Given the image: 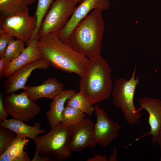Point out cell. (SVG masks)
Segmentation results:
<instances>
[{"label":"cell","mask_w":161,"mask_h":161,"mask_svg":"<svg viewBox=\"0 0 161 161\" xmlns=\"http://www.w3.org/2000/svg\"><path fill=\"white\" fill-rule=\"evenodd\" d=\"M39 49L43 58L51 66L69 73L81 76L84 73L89 59L62 41L56 33H50L38 39Z\"/></svg>","instance_id":"obj_1"},{"label":"cell","mask_w":161,"mask_h":161,"mask_svg":"<svg viewBox=\"0 0 161 161\" xmlns=\"http://www.w3.org/2000/svg\"><path fill=\"white\" fill-rule=\"evenodd\" d=\"M102 11L92 10L75 27L67 43L89 59L100 55L105 28Z\"/></svg>","instance_id":"obj_2"},{"label":"cell","mask_w":161,"mask_h":161,"mask_svg":"<svg viewBox=\"0 0 161 161\" xmlns=\"http://www.w3.org/2000/svg\"><path fill=\"white\" fill-rule=\"evenodd\" d=\"M89 59L87 67L79 82V92L92 105L109 98L113 84L112 70L107 61L100 55Z\"/></svg>","instance_id":"obj_3"},{"label":"cell","mask_w":161,"mask_h":161,"mask_svg":"<svg viewBox=\"0 0 161 161\" xmlns=\"http://www.w3.org/2000/svg\"><path fill=\"white\" fill-rule=\"evenodd\" d=\"M72 128L60 123L51 129L47 134L38 136L34 140L35 153L48 155L58 161L65 160L70 158L72 152L69 145Z\"/></svg>","instance_id":"obj_4"},{"label":"cell","mask_w":161,"mask_h":161,"mask_svg":"<svg viewBox=\"0 0 161 161\" xmlns=\"http://www.w3.org/2000/svg\"><path fill=\"white\" fill-rule=\"evenodd\" d=\"M136 71V66L129 80L124 78L117 80L112 94L114 105L121 110L125 120L131 125L137 123L141 115L134 103L135 91L140 81L139 76H135Z\"/></svg>","instance_id":"obj_5"},{"label":"cell","mask_w":161,"mask_h":161,"mask_svg":"<svg viewBox=\"0 0 161 161\" xmlns=\"http://www.w3.org/2000/svg\"><path fill=\"white\" fill-rule=\"evenodd\" d=\"M77 3V0H55L43 19L36 38L58 32L65 25Z\"/></svg>","instance_id":"obj_6"},{"label":"cell","mask_w":161,"mask_h":161,"mask_svg":"<svg viewBox=\"0 0 161 161\" xmlns=\"http://www.w3.org/2000/svg\"><path fill=\"white\" fill-rule=\"evenodd\" d=\"M37 22L36 16L30 15L27 8L16 15L0 18V31L23 41L27 46L36 29Z\"/></svg>","instance_id":"obj_7"},{"label":"cell","mask_w":161,"mask_h":161,"mask_svg":"<svg viewBox=\"0 0 161 161\" xmlns=\"http://www.w3.org/2000/svg\"><path fill=\"white\" fill-rule=\"evenodd\" d=\"M3 102L9 115L24 122L32 119L41 111L40 107L31 100L24 91L19 94L13 92L5 95Z\"/></svg>","instance_id":"obj_8"},{"label":"cell","mask_w":161,"mask_h":161,"mask_svg":"<svg viewBox=\"0 0 161 161\" xmlns=\"http://www.w3.org/2000/svg\"><path fill=\"white\" fill-rule=\"evenodd\" d=\"M109 0H83L76 7L64 26L56 33L59 38L67 44L73 30L90 12L96 9H100L103 11L109 9Z\"/></svg>","instance_id":"obj_9"},{"label":"cell","mask_w":161,"mask_h":161,"mask_svg":"<svg viewBox=\"0 0 161 161\" xmlns=\"http://www.w3.org/2000/svg\"><path fill=\"white\" fill-rule=\"evenodd\" d=\"M96 121L94 124V132L97 144L105 148L118 137L120 129L119 124L110 120L106 112L97 104L95 105Z\"/></svg>","instance_id":"obj_10"},{"label":"cell","mask_w":161,"mask_h":161,"mask_svg":"<svg viewBox=\"0 0 161 161\" xmlns=\"http://www.w3.org/2000/svg\"><path fill=\"white\" fill-rule=\"evenodd\" d=\"M50 66V62L43 58L19 68L3 82V93L6 95L20 89L24 90L27 81L33 71L37 69H46Z\"/></svg>","instance_id":"obj_11"},{"label":"cell","mask_w":161,"mask_h":161,"mask_svg":"<svg viewBox=\"0 0 161 161\" xmlns=\"http://www.w3.org/2000/svg\"><path fill=\"white\" fill-rule=\"evenodd\" d=\"M94 124L90 119L84 118L73 126L69 147L70 151H79L87 147L95 148L97 143Z\"/></svg>","instance_id":"obj_12"},{"label":"cell","mask_w":161,"mask_h":161,"mask_svg":"<svg viewBox=\"0 0 161 161\" xmlns=\"http://www.w3.org/2000/svg\"><path fill=\"white\" fill-rule=\"evenodd\" d=\"M139 103L140 108L138 110L139 111L143 109L148 113V123L150 129L148 132L136 140L147 135H151L152 143H157L161 129V100L152 97H143L139 99Z\"/></svg>","instance_id":"obj_13"},{"label":"cell","mask_w":161,"mask_h":161,"mask_svg":"<svg viewBox=\"0 0 161 161\" xmlns=\"http://www.w3.org/2000/svg\"><path fill=\"white\" fill-rule=\"evenodd\" d=\"M25 87L24 91L34 102L42 98L53 100L64 90L63 84L52 77L47 78L41 85L35 86L26 85Z\"/></svg>","instance_id":"obj_14"},{"label":"cell","mask_w":161,"mask_h":161,"mask_svg":"<svg viewBox=\"0 0 161 161\" xmlns=\"http://www.w3.org/2000/svg\"><path fill=\"white\" fill-rule=\"evenodd\" d=\"M38 41L37 38L32 40L21 54L10 62L4 77L8 78L19 68L43 58L39 49Z\"/></svg>","instance_id":"obj_15"},{"label":"cell","mask_w":161,"mask_h":161,"mask_svg":"<svg viewBox=\"0 0 161 161\" xmlns=\"http://www.w3.org/2000/svg\"><path fill=\"white\" fill-rule=\"evenodd\" d=\"M0 127L7 128L19 135L35 140L40 134H44L46 130L40 129L39 124L31 126L24 121L15 118H10L0 121Z\"/></svg>","instance_id":"obj_16"},{"label":"cell","mask_w":161,"mask_h":161,"mask_svg":"<svg viewBox=\"0 0 161 161\" xmlns=\"http://www.w3.org/2000/svg\"><path fill=\"white\" fill-rule=\"evenodd\" d=\"M76 93L73 89L64 90L53 99L49 105V109L46 115L51 129L59 124L64 110L65 103L67 99Z\"/></svg>","instance_id":"obj_17"},{"label":"cell","mask_w":161,"mask_h":161,"mask_svg":"<svg viewBox=\"0 0 161 161\" xmlns=\"http://www.w3.org/2000/svg\"><path fill=\"white\" fill-rule=\"evenodd\" d=\"M29 141L26 137L17 135L7 149L0 155V161H30L27 153L24 151Z\"/></svg>","instance_id":"obj_18"},{"label":"cell","mask_w":161,"mask_h":161,"mask_svg":"<svg viewBox=\"0 0 161 161\" xmlns=\"http://www.w3.org/2000/svg\"><path fill=\"white\" fill-rule=\"evenodd\" d=\"M36 0H0V18L16 15L24 11Z\"/></svg>","instance_id":"obj_19"},{"label":"cell","mask_w":161,"mask_h":161,"mask_svg":"<svg viewBox=\"0 0 161 161\" xmlns=\"http://www.w3.org/2000/svg\"><path fill=\"white\" fill-rule=\"evenodd\" d=\"M66 102V105L78 109L89 117H91L94 112L95 106L91 105L80 92L76 93L69 97Z\"/></svg>","instance_id":"obj_20"},{"label":"cell","mask_w":161,"mask_h":161,"mask_svg":"<svg viewBox=\"0 0 161 161\" xmlns=\"http://www.w3.org/2000/svg\"><path fill=\"white\" fill-rule=\"evenodd\" d=\"M85 116L84 113L78 109L66 105L62 114L60 123L72 127L83 120Z\"/></svg>","instance_id":"obj_21"},{"label":"cell","mask_w":161,"mask_h":161,"mask_svg":"<svg viewBox=\"0 0 161 161\" xmlns=\"http://www.w3.org/2000/svg\"><path fill=\"white\" fill-rule=\"evenodd\" d=\"M54 0H38L35 14V15L36 16L37 19V25L31 40L33 39L36 38L43 19Z\"/></svg>","instance_id":"obj_22"},{"label":"cell","mask_w":161,"mask_h":161,"mask_svg":"<svg viewBox=\"0 0 161 161\" xmlns=\"http://www.w3.org/2000/svg\"><path fill=\"white\" fill-rule=\"evenodd\" d=\"M26 44L23 41L13 39L9 43L5 51L4 57L10 61L17 58L25 49Z\"/></svg>","instance_id":"obj_23"},{"label":"cell","mask_w":161,"mask_h":161,"mask_svg":"<svg viewBox=\"0 0 161 161\" xmlns=\"http://www.w3.org/2000/svg\"><path fill=\"white\" fill-rule=\"evenodd\" d=\"M16 136L17 135L11 131L0 127V155L5 151Z\"/></svg>","instance_id":"obj_24"},{"label":"cell","mask_w":161,"mask_h":161,"mask_svg":"<svg viewBox=\"0 0 161 161\" xmlns=\"http://www.w3.org/2000/svg\"><path fill=\"white\" fill-rule=\"evenodd\" d=\"M14 37L7 33L0 31V57H4L6 49L10 41Z\"/></svg>","instance_id":"obj_25"},{"label":"cell","mask_w":161,"mask_h":161,"mask_svg":"<svg viewBox=\"0 0 161 161\" xmlns=\"http://www.w3.org/2000/svg\"><path fill=\"white\" fill-rule=\"evenodd\" d=\"M10 61L4 57L0 58V78L1 79L7 70Z\"/></svg>","instance_id":"obj_26"},{"label":"cell","mask_w":161,"mask_h":161,"mask_svg":"<svg viewBox=\"0 0 161 161\" xmlns=\"http://www.w3.org/2000/svg\"><path fill=\"white\" fill-rule=\"evenodd\" d=\"M4 94L1 93L0 94V121L7 119L9 114L4 106L3 99Z\"/></svg>","instance_id":"obj_27"},{"label":"cell","mask_w":161,"mask_h":161,"mask_svg":"<svg viewBox=\"0 0 161 161\" xmlns=\"http://www.w3.org/2000/svg\"><path fill=\"white\" fill-rule=\"evenodd\" d=\"M54 160V159L49 156L35 153L33 159L31 160L32 161H52Z\"/></svg>","instance_id":"obj_28"},{"label":"cell","mask_w":161,"mask_h":161,"mask_svg":"<svg viewBox=\"0 0 161 161\" xmlns=\"http://www.w3.org/2000/svg\"><path fill=\"white\" fill-rule=\"evenodd\" d=\"M87 161H108V159L106 155L95 154L92 157L88 158Z\"/></svg>","instance_id":"obj_29"},{"label":"cell","mask_w":161,"mask_h":161,"mask_svg":"<svg viewBox=\"0 0 161 161\" xmlns=\"http://www.w3.org/2000/svg\"><path fill=\"white\" fill-rule=\"evenodd\" d=\"M117 148L115 147L112 151V153L109 157V161H117Z\"/></svg>","instance_id":"obj_30"},{"label":"cell","mask_w":161,"mask_h":161,"mask_svg":"<svg viewBox=\"0 0 161 161\" xmlns=\"http://www.w3.org/2000/svg\"><path fill=\"white\" fill-rule=\"evenodd\" d=\"M157 143H158L159 145V146L160 149V151L161 154L160 160L161 161V129L159 132Z\"/></svg>","instance_id":"obj_31"},{"label":"cell","mask_w":161,"mask_h":161,"mask_svg":"<svg viewBox=\"0 0 161 161\" xmlns=\"http://www.w3.org/2000/svg\"><path fill=\"white\" fill-rule=\"evenodd\" d=\"M83 0H77L78 3H80Z\"/></svg>","instance_id":"obj_32"}]
</instances>
